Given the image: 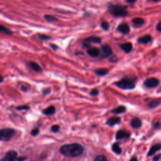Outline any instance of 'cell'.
<instances>
[{
	"label": "cell",
	"instance_id": "obj_35",
	"mask_svg": "<svg viewBox=\"0 0 161 161\" xmlns=\"http://www.w3.org/2000/svg\"><path fill=\"white\" fill-rule=\"evenodd\" d=\"M160 157H161V154L157 155V156H156V157H154L153 160L154 161H159V160L160 159Z\"/></svg>",
	"mask_w": 161,
	"mask_h": 161
},
{
	"label": "cell",
	"instance_id": "obj_41",
	"mask_svg": "<svg viewBox=\"0 0 161 161\" xmlns=\"http://www.w3.org/2000/svg\"><path fill=\"white\" fill-rule=\"evenodd\" d=\"M148 1H152L153 2L156 3V2H159V1H160V0H148Z\"/></svg>",
	"mask_w": 161,
	"mask_h": 161
},
{
	"label": "cell",
	"instance_id": "obj_24",
	"mask_svg": "<svg viewBox=\"0 0 161 161\" xmlns=\"http://www.w3.org/2000/svg\"><path fill=\"white\" fill-rule=\"evenodd\" d=\"M44 19L45 20L48 22H57V19H56V18L55 16H53L52 15H46L44 16Z\"/></svg>",
	"mask_w": 161,
	"mask_h": 161
},
{
	"label": "cell",
	"instance_id": "obj_9",
	"mask_svg": "<svg viewBox=\"0 0 161 161\" xmlns=\"http://www.w3.org/2000/svg\"><path fill=\"white\" fill-rule=\"evenodd\" d=\"M118 30L123 35H127L130 32V27L127 23H122L118 27Z\"/></svg>",
	"mask_w": 161,
	"mask_h": 161
},
{
	"label": "cell",
	"instance_id": "obj_3",
	"mask_svg": "<svg viewBox=\"0 0 161 161\" xmlns=\"http://www.w3.org/2000/svg\"><path fill=\"white\" fill-rule=\"evenodd\" d=\"M119 88L122 89H133L135 87V79L132 77H124L122 80L115 83Z\"/></svg>",
	"mask_w": 161,
	"mask_h": 161
},
{
	"label": "cell",
	"instance_id": "obj_36",
	"mask_svg": "<svg viewBox=\"0 0 161 161\" xmlns=\"http://www.w3.org/2000/svg\"><path fill=\"white\" fill-rule=\"evenodd\" d=\"M50 46L51 48H52L54 50H56L58 49V46L56 45H55V44H52L50 45Z\"/></svg>",
	"mask_w": 161,
	"mask_h": 161
},
{
	"label": "cell",
	"instance_id": "obj_12",
	"mask_svg": "<svg viewBox=\"0 0 161 161\" xmlns=\"http://www.w3.org/2000/svg\"><path fill=\"white\" fill-rule=\"evenodd\" d=\"M87 53L89 56L92 57H97L100 56V50L99 49L93 47V48H90L87 50Z\"/></svg>",
	"mask_w": 161,
	"mask_h": 161
},
{
	"label": "cell",
	"instance_id": "obj_2",
	"mask_svg": "<svg viewBox=\"0 0 161 161\" xmlns=\"http://www.w3.org/2000/svg\"><path fill=\"white\" fill-rule=\"evenodd\" d=\"M108 11L111 15L115 17H123L128 13L127 7L122 4H110Z\"/></svg>",
	"mask_w": 161,
	"mask_h": 161
},
{
	"label": "cell",
	"instance_id": "obj_4",
	"mask_svg": "<svg viewBox=\"0 0 161 161\" xmlns=\"http://www.w3.org/2000/svg\"><path fill=\"white\" fill-rule=\"evenodd\" d=\"M15 134V131L12 128H3L0 131V140L1 141H8Z\"/></svg>",
	"mask_w": 161,
	"mask_h": 161
},
{
	"label": "cell",
	"instance_id": "obj_7",
	"mask_svg": "<svg viewBox=\"0 0 161 161\" xmlns=\"http://www.w3.org/2000/svg\"><path fill=\"white\" fill-rule=\"evenodd\" d=\"M112 54V49L111 47L108 44H104L101 47L100 58L105 59L110 56Z\"/></svg>",
	"mask_w": 161,
	"mask_h": 161
},
{
	"label": "cell",
	"instance_id": "obj_30",
	"mask_svg": "<svg viewBox=\"0 0 161 161\" xmlns=\"http://www.w3.org/2000/svg\"><path fill=\"white\" fill-rule=\"evenodd\" d=\"M39 37L42 40H48L51 39V37L48 36V35H39Z\"/></svg>",
	"mask_w": 161,
	"mask_h": 161
},
{
	"label": "cell",
	"instance_id": "obj_11",
	"mask_svg": "<svg viewBox=\"0 0 161 161\" xmlns=\"http://www.w3.org/2000/svg\"><path fill=\"white\" fill-rule=\"evenodd\" d=\"M160 150H161V144H157L154 145L151 147V148H150V150H149V151L148 152L147 156H149V157L152 156L156 152H159Z\"/></svg>",
	"mask_w": 161,
	"mask_h": 161
},
{
	"label": "cell",
	"instance_id": "obj_21",
	"mask_svg": "<svg viewBox=\"0 0 161 161\" xmlns=\"http://www.w3.org/2000/svg\"><path fill=\"white\" fill-rule=\"evenodd\" d=\"M112 151L116 154H120L122 151V148L118 144V143H115V144L112 145Z\"/></svg>",
	"mask_w": 161,
	"mask_h": 161
},
{
	"label": "cell",
	"instance_id": "obj_17",
	"mask_svg": "<svg viewBox=\"0 0 161 161\" xmlns=\"http://www.w3.org/2000/svg\"><path fill=\"white\" fill-rule=\"evenodd\" d=\"M152 41V37L149 35H146L138 39L139 43L142 44H147Z\"/></svg>",
	"mask_w": 161,
	"mask_h": 161
},
{
	"label": "cell",
	"instance_id": "obj_23",
	"mask_svg": "<svg viewBox=\"0 0 161 161\" xmlns=\"http://www.w3.org/2000/svg\"><path fill=\"white\" fill-rule=\"evenodd\" d=\"M94 72H95V73H96V74H97L98 76H103L107 74V73H108V70L106 69H104V68L98 69L96 70H95Z\"/></svg>",
	"mask_w": 161,
	"mask_h": 161
},
{
	"label": "cell",
	"instance_id": "obj_10",
	"mask_svg": "<svg viewBox=\"0 0 161 161\" xmlns=\"http://www.w3.org/2000/svg\"><path fill=\"white\" fill-rule=\"evenodd\" d=\"M130 136V134L127 131L125 130H120L116 133V139L118 140L123 139H128Z\"/></svg>",
	"mask_w": 161,
	"mask_h": 161
},
{
	"label": "cell",
	"instance_id": "obj_27",
	"mask_svg": "<svg viewBox=\"0 0 161 161\" xmlns=\"http://www.w3.org/2000/svg\"><path fill=\"white\" fill-rule=\"evenodd\" d=\"M94 161H108V160H107V159L104 156L99 155V156H98L94 159Z\"/></svg>",
	"mask_w": 161,
	"mask_h": 161
},
{
	"label": "cell",
	"instance_id": "obj_32",
	"mask_svg": "<svg viewBox=\"0 0 161 161\" xmlns=\"http://www.w3.org/2000/svg\"><path fill=\"white\" fill-rule=\"evenodd\" d=\"M39 130L38 128H34L31 132V135L33 136H37L39 135Z\"/></svg>",
	"mask_w": 161,
	"mask_h": 161
},
{
	"label": "cell",
	"instance_id": "obj_25",
	"mask_svg": "<svg viewBox=\"0 0 161 161\" xmlns=\"http://www.w3.org/2000/svg\"><path fill=\"white\" fill-rule=\"evenodd\" d=\"M0 31H1V32L4 33L7 35H10L13 33V32H11L9 28L4 27L3 25L0 26Z\"/></svg>",
	"mask_w": 161,
	"mask_h": 161
},
{
	"label": "cell",
	"instance_id": "obj_14",
	"mask_svg": "<svg viewBox=\"0 0 161 161\" xmlns=\"http://www.w3.org/2000/svg\"><path fill=\"white\" fill-rule=\"evenodd\" d=\"M130 125L134 128L139 129L142 127V122L139 118H134L130 122Z\"/></svg>",
	"mask_w": 161,
	"mask_h": 161
},
{
	"label": "cell",
	"instance_id": "obj_39",
	"mask_svg": "<svg viewBox=\"0 0 161 161\" xmlns=\"http://www.w3.org/2000/svg\"><path fill=\"white\" fill-rule=\"evenodd\" d=\"M136 1V0H127V2L128 3H134Z\"/></svg>",
	"mask_w": 161,
	"mask_h": 161
},
{
	"label": "cell",
	"instance_id": "obj_28",
	"mask_svg": "<svg viewBox=\"0 0 161 161\" xmlns=\"http://www.w3.org/2000/svg\"><path fill=\"white\" fill-rule=\"evenodd\" d=\"M152 127L155 130H158L161 128V122H155L152 124Z\"/></svg>",
	"mask_w": 161,
	"mask_h": 161
},
{
	"label": "cell",
	"instance_id": "obj_40",
	"mask_svg": "<svg viewBox=\"0 0 161 161\" xmlns=\"http://www.w3.org/2000/svg\"><path fill=\"white\" fill-rule=\"evenodd\" d=\"M130 161H138V160H137V157H133Z\"/></svg>",
	"mask_w": 161,
	"mask_h": 161
},
{
	"label": "cell",
	"instance_id": "obj_38",
	"mask_svg": "<svg viewBox=\"0 0 161 161\" xmlns=\"http://www.w3.org/2000/svg\"><path fill=\"white\" fill-rule=\"evenodd\" d=\"M50 90L49 89H45L43 91V93L45 94H48L49 93H50Z\"/></svg>",
	"mask_w": 161,
	"mask_h": 161
},
{
	"label": "cell",
	"instance_id": "obj_20",
	"mask_svg": "<svg viewBox=\"0 0 161 161\" xmlns=\"http://www.w3.org/2000/svg\"><path fill=\"white\" fill-rule=\"evenodd\" d=\"M125 111H126V108H125V106H120L117 107V108L111 110V113H115V114H120V113H124Z\"/></svg>",
	"mask_w": 161,
	"mask_h": 161
},
{
	"label": "cell",
	"instance_id": "obj_29",
	"mask_svg": "<svg viewBox=\"0 0 161 161\" xmlns=\"http://www.w3.org/2000/svg\"><path fill=\"white\" fill-rule=\"evenodd\" d=\"M59 129H60V127H59L58 125H53V126L51 127V131L52 132H54V133L59 132Z\"/></svg>",
	"mask_w": 161,
	"mask_h": 161
},
{
	"label": "cell",
	"instance_id": "obj_19",
	"mask_svg": "<svg viewBox=\"0 0 161 161\" xmlns=\"http://www.w3.org/2000/svg\"><path fill=\"white\" fill-rule=\"evenodd\" d=\"M29 65H30V66L32 68V69L36 73H40L42 72V68L40 67V65L36 62H30Z\"/></svg>",
	"mask_w": 161,
	"mask_h": 161
},
{
	"label": "cell",
	"instance_id": "obj_18",
	"mask_svg": "<svg viewBox=\"0 0 161 161\" xmlns=\"http://www.w3.org/2000/svg\"><path fill=\"white\" fill-rule=\"evenodd\" d=\"M55 111H56L55 107L53 106H50L48 107V108H47L43 111V113L45 115L49 116V115H52L54 114Z\"/></svg>",
	"mask_w": 161,
	"mask_h": 161
},
{
	"label": "cell",
	"instance_id": "obj_22",
	"mask_svg": "<svg viewBox=\"0 0 161 161\" xmlns=\"http://www.w3.org/2000/svg\"><path fill=\"white\" fill-rule=\"evenodd\" d=\"M160 102L158 99H152L151 102L149 103L148 106H149V108H156L157 106H158L160 105Z\"/></svg>",
	"mask_w": 161,
	"mask_h": 161
},
{
	"label": "cell",
	"instance_id": "obj_5",
	"mask_svg": "<svg viewBox=\"0 0 161 161\" xmlns=\"http://www.w3.org/2000/svg\"><path fill=\"white\" fill-rule=\"evenodd\" d=\"M25 157H19L16 152L11 151L8 152L1 159V161H24Z\"/></svg>",
	"mask_w": 161,
	"mask_h": 161
},
{
	"label": "cell",
	"instance_id": "obj_16",
	"mask_svg": "<svg viewBox=\"0 0 161 161\" xmlns=\"http://www.w3.org/2000/svg\"><path fill=\"white\" fill-rule=\"evenodd\" d=\"M120 122V118L119 117H111L106 122V124L109 126H114Z\"/></svg>",
	"mask_w": 161,
	"mask_h": 161
},
{
	"label": "cell",
	"instance_id": "obj_31",
	"mask_svg": "<svg viewBox=\"0 0 161 161\" xmlns=\"http://www.w3.org/2000/svg\"><path fill=\"white\" fill-rule=\"evenodd\" d=\"M98 90L96 88L93 89L91 91V92H90V95L92 96H96V95H98Z\"/></svg>",
	"mask_w": 161,
	"mask_h": 161
},
{
	"label": "cell",
	"instance_id": "obj_15",
	"mask_svg": "<svg viewBox=\"0 0 161 161\" xmlns=\"http://www.w3.org/2000/svg\"><path fill=\"white\" fill-rule=\"evenodd\" d=\"M132 44L130 42H127L120 45L121 49L125 53H128L132 50Z\"/></svg>",
	"mask_w": 161,
	"mask_h": 161
},
{
	"label": "cell",
	"instance_id": "obj_33",
	"mask_svg": "<svg viewBox=\"0 0 161 161\" xmlns=\"http://www.w3.org/2000/svg\"><path fill=\"white\" fill-rule=\"evenodd\" d=\"M16 109L19 110H27L29 109V107L28 106H20L19 107H16Z\"/></svg>",
	"mask_w": 161,
	"mask_h": 161
},
{
	"label": "cell",
	"instance_id": "obj_37",
	"mask_svg": "<svg viewBox=\"0 0 161 161\" xmlns=\"http://www.w3.org/2000/svg\"><path fill=\"white\" fill-rule=\"evenodd\" d=\"M116 60H117V58L116 57H115V56H113V57H112L111 58L110 61L111 62H115L116 61Z\"/></svg>",
	"mask_w": 161,
	"mask_h": 161
},
{
	"label": "cell",
	"instance_id": "obj_13",
	"mask_svg": "<svg viewBox=\"0 0 161 161\" xmlns=\"http://www.w3.org/2000/svg\"><path fill=\"white\" fill-rule=\"evenodd\" d=\"M132 22L134 27L139 28L144 24L145 20L142 18H135L132 20Z\"/></svg>",
	"mask_w": 161,
	"mask_h": 161
},
{
	"label": "cell",
	"instance_id": "obj_6",
	"mask_svg": "<svg viewBox=\"0 0 161 161\" xmlns=\"http://www.w3.org/2000/svg\"><path fill=\"white\" fill-rule=\"evenodd\" d=\"M101 42V39L96 36H91L85 39L84 42H83V47L86 49H90L91 48V44H100Z\"/></svg>",
	"mask_w": 161,
	"mask_h": 161
},
{
	"label": "cell",
	"instance_id": "obj_8",
	"mask_svg": "<svg viewBox=\"0 0 161 161\" xmlns=\"http://www.w3.org/2000/svg\"><path fill=\"white\" fill-rule=\"evenodd\" d=\"M159 83L160 81L156 77H151L144 81V85L148 88H155L159 85Z\"/></svg>",
	"mask_w": 161,
	"mask_h": 161
},
{
	"label": "cell",
	"instance_id": "obj_26",
	"mask_svg": "<svg viewBox=\"0 0 161 161\" xmlns=\"http://www.w3.org/2000/svg\"><path fill=\"white\" fill-rule=\"evenodd\" d=\"M101 27L104 30H108L110 28L109 23L107 22H102L101 23Z\"/></svg>",
	"mask_w": 161,
	"mask_h": 161
},
{
	"label": "cell",
	"instance_id": "obj_34",
	"mask_svg": "<svg viewBox=\"0 0 161 161\" xmlns=\"http://www.w3.org/2000/svg\"><path fill=\"white\" fill-rule=\"evenodd\" d=\"M156 28H157V31L161 32V22H160L158 23L157 25V27H156Z\"/></svg>",
	"mask_w": 161,
	"mask_h": 161
},
{
	"label": "cell",
	"instance_id": "obj_1",
	"mask_svg": "<svg viewBox=\"0 0 161 161\" xmlns=\"http://www.w3.org/2000/svg\"><path fill=\"white\" fill-rule=\"evenodd\" d=\"M84 148L77 143L64 145L60 148V152L62 155L70 157H78L82 154Z\"/></svg>",
	"mask_w": 161,
	"mask_h": 161
}]
</instances>
